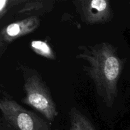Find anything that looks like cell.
Returning <instances> with one entry per match:
<instances>
[{
  "label": "cell",
  "instance_id": "30bf717a",
  "mask_svg": "<svg viewBox=\"0 0 130 130\" xmlns=\"http://www.w3.org/2000/svg\"><path fill=\"white\" fill-rule=\"evenodd\" d=\"M129 3H130V2H129Z\"/></svg>",
  "mask_w": 130,
  "mask_h": 130
},
{
  "label": "cell",
  "instance_id": "6da1fadb",
  "mask_svg": "<svg viewBox=\"0 0 130 130\" xmlns=\"http://www.w3.org/2000/svg\"><path fill=\"white\" fill-rule=\"evenodd\" d=\"M76 58L88 63L84 71L91 79L96 93L108 107H112L118 95V84L124 61L119 57L117 48L107 42L91 46L81 45Z\"/></svg>",
  "mask_w": 130,
  "mask_h": 130
},
{
  "label": "cell",
  "instance_id": "5b68a950",
  "mask_svg": "<svg viewBox=\"0 0 130 130\" xmlns=\"http://www.w3.org/2000/svg\"><path fill=\"white\" fill-rule=\"evenodd\" d=\"M40 24L38 17H29L21 21L9 24L1 30L0 33L1 55L6 50L7 46L20 37L32 32Z\"/></svg>",
  "mask_w": 130,
  "mask_h": 130
},
{
  "label": "cell",
  "instance_id": "7a4b0ae2",
  "mask_svg": "<svg viewBox=\"0 0 130 130\" xmlns=\"http://www.w3.org/2000/svg\"><path fill=\"white\" fill-rule=\"evenodd\" d=\"M19 67L22 74L25 93L22 103L41 113L48 121H53L58 114L57 105L40 74L23 64Z\"/></svg>",
  "mask_w": 130,
  "mask_h": 130
},
{
  "label": "cell",
  "instance_id": "8992f818",
  "mask_svg": "<svg viewBox=\"0 0 130 130\" xmlns=\"http://www.w3.org/2000/svg\"><path fill=\"white\" fill-rule=\"evenodd\" d=\"M55 1H25V5L18 11L19 14L38 17L43 15L52 10Z\"/></svg>",
  "mask_w": 130,
  "mask_h": 130
},
{
  "label": "cell",
  "instance_id": "3957f363",
  "mask_svg": "<svg viewBox=\"0 0 130 130\" xmlns=\"http://www.w3.org/2000/svg\"><path fill=\"white\" fill-rule=\"evenodd\" d=\"M0 110V130H52L49 122L10 98H1Z\"/></svg>",
  "mask_w": 130,
  "mask_h": 130
},
{
  "label": "cell",
  "instance_id": "52a82bcc",
  "mask_svg": "<svg viewBox=\"0 0 130 130\" xmlns=\"http://www.w3.org/2000/svg\"><path fill=\"white\" fill-rule=\"evenodd\" d=\"M69 116V130H96L88 118L76 108L71 109Z\"/></svg>",
  "mask_w": 130,
  "mask_h": 130
},
{
  "label": "cell",
  "instance_id": "277c9868",
  "mask_svg": "<svg viewBox=\"0 0 130 130\" xmlns=\"http://www.w3.org/2000/svg\"><path fill=\"white\" fill-rule=\"evenodd\" d=\"M77 13L88 25L105 24L113 18V11L108 0L74 1Z\"/></svg>",
  "mask_w": 130,
  "mask_h": 130
},
{
  "label": "cell",
  "instance_id": "9c48e42d",
  "mask_svg": "<svg viewBox=\"0 0 130 130\" xmlns=\"http://www.w3.org/2000/svg\"><path fill=\"white\" fill-rule=\"evenodd\" d=\"M14 1H8V0H1L0 1V15H1V18H2L4 16L6 11L8 10L9 7H11L10 5L12 3H13ZM25 1H17L13 5H16L17 3H25Z\"/></svg>",
  "mask_w": 130,
  "mask_h": 130
},
{
  "label": "cell",
  "instance_id": "ba28073f",
  "mask_svg": "<svg viewBox=\"0 0 130 130\" xmlns=\"http://www.w3.org/2000/svg\"><path fill=\"white\" fill-rule=\"evenodd\" d=\"M30 47L32 50L39 55L50 60H55L56 58L54 52L46 42L39 40L32 41L30 43Z\"/></svg>",
  "mask_w": 130,
  "mask_h": 130
}]
</instances>
